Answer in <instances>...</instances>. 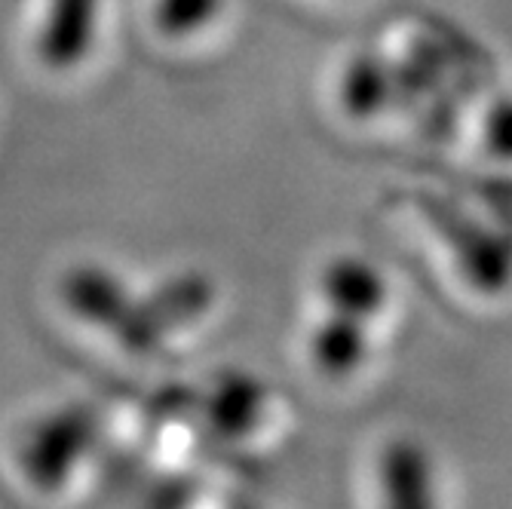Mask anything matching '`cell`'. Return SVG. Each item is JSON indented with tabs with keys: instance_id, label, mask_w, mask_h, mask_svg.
Here are the masks:
<instances>
[{
	"instance_id": "cell-1",
	"label": "cell",
	"mask_w": 512,
	"mask_h": 509,
	"mask_svg": "<svg viewBox=\"0 0 512 509\" xmlns=\"http://www.w3.org/2000/svg\"><path fill=\"white\" fill-rule=\"evenodd\" d=\"M96 10L99 0H53L40 31V56L46 65L68 68L89 53Z\"/></svg>"
},
{
	"instance_id": "cell-2",
	"label": "cell",
	"mask_w": 512,
	"mask_h": 509,
	"mask_svg": "<svg viewBox=\"0 0 512 509\" xmlns=\"http://www.w3.org/2000/svg\"><path fill=\"white\" fill-rule=\"evenodd\" d=\"M86 439L89 436H86L83 418H77V414L50 421L34 436V445L28 451L31 473L40 482H59L65 476V470L74 464V457L83 451Z\"/></svg>"
},
{
	"instance_id": "cell-3",
	"label": "cell",
	"mask_w": 512,
	"mask_h": 509,
	"mask_svg": "<svg viewBox=\"0 0 512 509\" xmlns=\"http://www.w3.org/2000/svg\"><path fill=\"white\" fill-rule=\"evenodd\" d=\"M65 295H68V304L83 319L96 322V326H105L111 332L120 329V322L132 310L129 301L123 298L120 286L102 270H77V273H71L68 283H65Z\"/></svg>"
},
{
	"instance_id": "cell-4",
	"label": "cell",
	"mask_w": 512,
	"mask_h": 509,
	"mask_svg": "<svg viewBox=\"0 0 512 509\" xmlns=\"http://www.w3.org/2000/svg\"><path fill=\"white\" fill-rule=\"evenodd\" d=\"M215 7V0H160V25L166 31H191Z\"/></svg>"
}]
</instances>
